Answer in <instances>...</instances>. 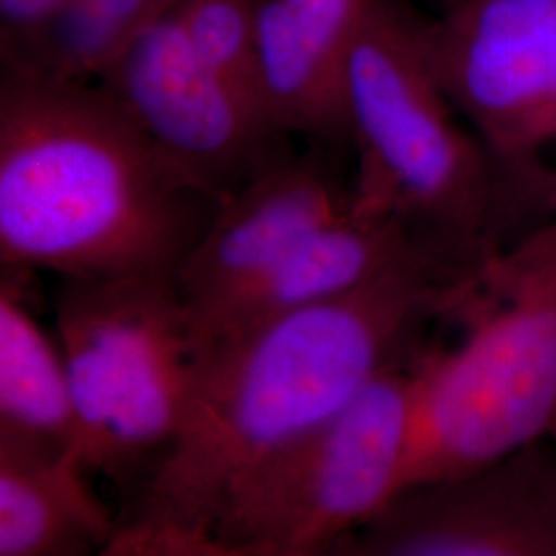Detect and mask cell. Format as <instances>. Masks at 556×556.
I'll use <instances>...</instances> for the list:
<instances>
[{"mask_svg":"<svg viewBox=\"0 0 556 556\" xmlns=\"http://www.w3.org/2000/svg\"><path fill=\"white\" fill-rule=\"evenodd\" d=\"M480 258L422 260L238 334L197 338L178 438L126 503L108 555L208 556L239 478L418 353L429 328L454 312Z\"/></svg>","mask_w":556,"mask_h":556,"instance_id":"cell-1","label":"cell"},{"mask_svg":"<svg viewBox=\"0 0 556 556\" xmlns=\"http://www.w3.org/2000/svg\"><path fill=\"white\" fill-rule=\"evenodd\" d=\"M220 200L98 80L0 73V266L178 275Z\"/></svg>","mask_w":556,"mask_h":556,"instance_id":"cell-2","label":"cell"},{"mask_svg":"<svg viewBox=\"0 0 556 556\" xmlns=\"http://www.w3.org/2000/svg\"><path fill=\"white\" fill-rule=\"evenodd\" d=\"M447 321L456 342L420 357L402 489L556 441V217L478 260Z\"/></svg>","mask_w":556,"mask_h":556,"instance_id":"cell-3","label":"cell"},{"mask_svg":"<svg viewBox=\"0 0 556 556\" xmlns=\"http://www.w3.org/2000/svg\"><path fill=\"white\" fill-rule=\"evenodd\" d=\"M420 13L374 0L346 68L358 208L394 215L472 252L507 229L495 163L433 75Z\"/></svg>","mask_w":556,"mask_h":556,"instance_id":"cell-4","label":"cell"},{"mask_svg":"<svg viewBox=\"0 0 556 556\" xmlns=\"http://www.w3.org/2000/svg\"><path fill=\"white\" fill-rule=\"evenodd\" d=\"M54 334L75 413V459L126 503L178 438L199 340L176 275L59 278Z\"/></svg>","mask_w":556,"mask_h":556,"instance_id":"cell-5","label":"cell"},{"mask_svg":"<svg viewBox=\"0 0 556 556\" xmlns=\"http://www.w3.org/2000/svg\"><path fill=\"white\" fill-rule=\"evenodd\" d=\"M427 344L239 478L213 526L208 556L328 555L378 516L404 486Z\"/></svg>","mask_w":556,"mask_h":556,"instance_id":"cell-6","label":"cell"},{"mask_svg":"<svg viewBox=\"0 0 556 556\" xmlns=\"http://www.w3.org/2000/svg\"><path fill=\"white\" fill-rule=\"evenodd\" d=\"M420 43L457 114L517 208L556 142V0H447L420 17Z\"/></svg>","mask_w":556,"mask_h":556,"instance_id":"cell-7","label":"cell"},{"mask_svg":"<svg viewBox=\"0 0 556 556\" xmlns=\"http://www.w3.org/2000/svg\"><path fill=\"white\" fill-rule=\"evenodd\" d=\"M96 80L219 200L295 151L254 96L202 60L172 7Z\"/></svg>","mask_w":556,"mask_h":556,"instance_id":"cell-8","label":"cell"},{"mask_svg":"<svg viewBox=\"0 0 556 556\" xmlns=\"http://www.w3.org/2000/svg\"><path fill=\"white\" fill-rule=\"evenodd\" d=\"M332 556H556V441L406 486Z\"/></svg>","mask_w":556,"mask_h":556,"instance_id":"cell-9","label":"cell"},{"mask_svg":"<svg viewBox=\"0 0 556 556\" xmlns=\"http://www.w3.org/2000/svg\"><path fill=\"white\" fill-rule=\"evenodd\" d=\"M342 153L319 144L295 149L220 200L176 275L192 321L236 298L349 208L353 190L338 161Z\"/></svg>","mask_w":556,"mask_h":556,"instance_id":"cell-10","label":"cell"},{"mask_svg":"<svg viewBox=\"0 0 556 556\" xmlns=\"http://www.w3.org/2000/svg\"><path fill=\"white\" fill-rule=\"evenodd\" d=\"M394 215L358 208L314 231L273 270L192 321L199 340L231 337L299 307L353 293L397 268L441 256H480Z\"/></svg>","mask_w":556,"mask_h":556,"instance_id":"cell-11","label":"cell"},{"mask_svg":"<svg viewBox=\"0 0 556 556\" xmlns=\"http://www.w3.org/2000/svg\"><path fill=\"white\" fill-rule=\"evenodd\" d=\"M371 4L374 0H258L260 100L287 137L351 149L346 68Z\"/></svg>","mask_w":556,"mask_h":556,"instance_id":"cell-12","label":"cell"},{"mask_svg":"<svg viewBox=\"0 0 556 556\" xmlns=\"http://www.w3.org/2000/svg\"><path fill=\"white\" fill-rule=\"evenodd\" d=\"M174 0H0V73L96 80Z\"/></svg>","mask_w":556,"mask_h":556,"instance_id":"cell-13","label":"cell"},{"mask_svg":"<svg viewBox=\"0 0 556 556\" xmlns=\"http://www.w3.org/2000/svg\"><path fill=\"white\" fill-rule=\"evenodd\" d=\"M116 532L75 457L0 443V556L108 555Z\"/></svg>","mask_w":556,"mask_h":556,"instance_id":"cell-14","label":"cell"},{"mask_svg":"<svg viewBox=\"0 0 556 556\" xmlns=\"http://www.w3.org/2000/svg\"><path fill=\"white\" fill-rule=\"evenodd\" d=\"M0 275V443L75 457L77 413L59 338L31 312L25 293L31 273Z\"/></svg>","mask_w":556,"mask_h":556,"instance_id":"cell-15","label":"cell"},{"mask_svg":"<svg viewBox=\"0 0 556 556\" xmlns=\"http://www.w3.org/2000/svg\"><path fill=\"white\" fill-rule=\"evenodd\" d=\"M172 9L202 60L262 103L256 80L258 0H174Z\"/></svg>","mask_w":556,"mask_h":556,"instance_id":"cell-16","label":"cell"},{"mask_svg":"<svg viewBox=\"0 0 556 556\" xmlns=\"http://www.w3.org/2000/svg\"><path fill=\"white\" fill-rule=\"evenodd\" d=\"M556 217V163H546L523 192L517 223H536Z\"/></svg>","mask_w":556,"mask_h":556,"instance_id":"cell-17","label":"cell"},{"mask_svg":"<svg viewBox=\"0 0 556 556\" xmlns=\"http://www.w3.org/2000/svg\"><path fill=\"white\" fill-rule=\"evenodd\" d=\"M441 2H447V0H441Z\"/></svg>","mask_w":556,"mask_h":556,"instance_id":"cell-18","label":"cell"}]
</instances>
